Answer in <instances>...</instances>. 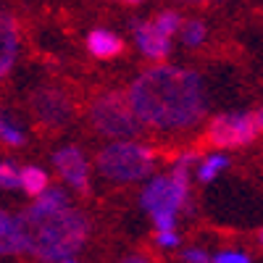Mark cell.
Returning <instances> with one entry per match:
<instances>
[{
    "instance_id": "e0dca14e",
    "label": "cell",
    "mask_w": 263,
    "mask_h": 263,
    "mask_svg": "<svg viewBox=\"0 0 263 263\" xmlns=\"http://www.w3.org/2000/svg\"><path fill=\"white\" fill-rule=\"evenodd\" d=\"M0 140H3L6 145H13V147L24 145V135H21V129L11 119H6V116H0Z\"/></svg>"
},
{
    "instance_id": "603a6c76",
    "label": "cell",
    "mask_w": 263,
    "mask_h": 263,
    "mask_svg": "<svg viewBox=\"0 0 263 263\" xmlns=\"http://www.w3.org/2000/svg\"><path fill=\"white\" fill-rule=\"evenodd\" d=\"M121 263H150L147 258H142V255H129V258H124Z\"/></svg>"
},
{
    "instance_id": "4fadbf2b",
    "label": "cell",
    "mask_w": 263,
    "mask_h": 263,
    "mask_svg": "<svg viewBox=\"0 0 263 263\" xmlns=\"http://www.w3.org/2000/svg\"><path fill=\"white\" fill-rule=\"evenodd\" d=\"M18 177H21V190H24L27 195L37 197L42 195L48 187H50V179H48V174L37 168V166H27V168H21L18 171Z\"/></svg>"
},
{
    "instance_id": "cb8c5ba5",
    "label": "cell",
    "mask_w": 263,
    "mask_h": 263,
    "mask_svg": "<svg viewBox=\"0 0 263 263\" xmlns=\"http://www.w3.org/2000/svg\"><path fill=\"white\" fill-rule=\"evenodd\" d=\"M253 116H255V124H258V135H263V108H260V111H255Z\"/></svg>"
},
{
    "instance_id": "44dd1931",
    "label": "cell",
    "mask_w": 263,
    "mask_h": 263,
    "mask_svg": "<svg viewBox=\"0 0 263 263\" xmlns=\"http://www.w3.org/2000/svg\"><path fill=\"white\" fill-rule=\"evenodd\" d=\"M184 263H211V258L200 248H190V250H184Z\"/></svg>"
},
{
    "instance_id": "52a82bcc",
    "label": "cell",
    "mask_w": 263,
    "mask_h": 263,
    "mask_svg": "<svg viewBox=\"0 0 263 263\" xmlns=\"http://www.w3.org/2000/svg\"><path fill=\"white\" fill-rule=\"evenodd\" d=\"M32 114H34L40 126L61 132L74 116V103L63 90H55V87H40V90L32 95Z\"/></svg>"
},
{
    "instance_id": "ac0fdd59",
    "label": "cell",
    "mask_w": 263,
    "mask_h": 263,
    "mask_svg": "<svg viewBox=\"0 0 263 263\" xmlns=\"http://www.w3.org/2000/svg\"><path fill=\"white\" fill-rule=\"evenodd\" d=\"M0 187H3V190H16V187H21L18 168H16L13 163H0Z\"/></svg>"
},
{
    "instance_id": "30bf717a",
    "label": "cell",
    "mask_w": 263,
    "mask_h": 263,
    "mask_svg": "<svg viewBox=\"0 0 263 263\" xmlns=\"http://www.w3.org/2000/svg\"><path fill=\"white\" fill-rule=\"evenodd\" d=\"M18 53V27L6 13H0V79H3L16 63Z\"/></svg>"
},
{
    "instance_id": "7a4b0ae2",
    "label": "cell",
    "mask_w": 263,
    "mask_h": 263,
    "mask_svg": "<svg viewBox=\"0 0 263 263\" xmlns=\"http://www.w3.org/2000/svg\"><path fill=\"white\" fill-rule=\"evenodd\" d=\"M18 221L21 250L37 255L40 260H61L74 255L90 237L87 216L69 205V197L58 187H48L32 208H27Z\"/></svg>"
},
{
    "instance_id": "ba28073f",
    "label": "cell",
    "mask_w": 263,
    "mask_h": 263,
    "mask_svg": "<svg viewBox=\"0 0 263 263\" xmlns=\"http://www.w3.org/2000/svg\"><path fill=\"white\" fill-rule=\"evenodd\" d=\"M53 163L58 168V174L69 182L74 190H79L82 195L90 192V168L82 156L79 147H61L53 153Z\"/></svg>"
},
{
    "instance_id": "277c9868",
    "label": "cell",
    "mask_w": 263,
    "mask_h": 263,
    "mask_svg": "<svg viewBox=\"0 0 263 263\" xmlns=\"http://www.w3.org/2000/svg\"><path fill=\"white\" fill-rule=\"evenodd\" d=\"M98 171L111 182H137L153 171L156 156L147 145L132 142V140H116L98 153Z\"/></svg>"
},
{
    "instance_id": "4316f807",
    "label": "cell",
    "mask_w": 263,
    "mask_h": 263,
    "mask_svg": "<svg viewBox=\"0 0 263 263\" xmlns=\"http://www.w3.org/2000/svg\"><path fill=\"white\" fill-rule=\"evenodd\" d=\"M258 245H260V248H263V229H260V232H258Z\"/></svg>"
},
{
    "instance_id": "8fae6325",
    "label": "cell",
    "mask_w": 263,
    "mask_h": 263,
    "mask_svg": "<svg viewBox=\"0 0 263 263\" xmlns=\"http://www.w3.org/2000/svg\"><path fill=\"white\" fill-rule=\"evenodd\" d=\"M87 50H90L95 58H116L124 53V42L119 34L108 32V29H95L87 37Z\"/></svg>"
},
{
    "instance_id": "5b68a950",
    "label": "cell",
    "mask_w": 263,
    "mask_h": 263,
    "mask_svg": "<svg viewBox=\"0 0 263 263\" xmlns=\"http://www.w3.org/2000/svg\"><path fill=\"white\" fill-rule=\"evenodd\" d=\"M258 135L253 114H221L216 116L200 140L203 147H242L250 145Z\"/></svg>"
},
{
    "instance_id": "9a60e30c",
    "label": "cell",
    "mask_w": 263,
    "mask_h": 263,
    "mask_svg": "<svg viewBox=\"0 0 263 263\" xmlns=\"http://www.w3.org/2000/svg\"><path fill=\"white\" fill-rule=\"evenodd\" d=\"M221 168H227V158L221 153H216V156H208L197 163V179L200 182H211L216 174H221Z\"/></svg>"
},
{
    "instance_id": "7402d4cb",
    "label": "cell",
    "mask_w": 263,
    "mask_h": 263,
    "mask_svg": "<svg viewBox=\"0 0 263 263\" xmlns=\"http://www.w3.org/2000/svg\"><path fill=\"white\" fill-rule=\"evenodd\" d=\"M182 3H187V6H216V3H221V0H182Z\"/></svg>"
},
{
    "instance_id": "484cf974",
    "label": "cell",
    "mask_w": 263,
    "mask_h": 263,
    "mask_svg": "<svg viewBox=\"0 0 263 263\" xmlns=\"http://www.w3.org/2000/svg\"><path fill=\"white\" fill-rule=\"evenodd\" d=\"M58 263H77V260H74V258H61Z\"/></svg>"
},
{
    "instance_id": "ffe728a7",
    "label": "cell",
    "mask_w": 263,
    "mask_h": 263,
    "mask_svg": "<svg viewBox=\"0 0 263 263\" xmlns=\"http://www.w3.org/2000/svg\"><path fill=\"white\" fill-rule=\"evenodd\" d=\"M156 242L161 245V248H177L179 245V237H177V232H156Z\"/></svg>"
},
{
    "instance_id": "8992f818",
    "label": "cell",
    "mask_w": 263,
    "mask_h": 263,
    "mask_svg": "<svg viewBox=\"0 0 263 263\" xmlns=\"http://www.w3.org/2000/svg\"><path fill=\"white\" fill-rule=\"evenodd\" d=\"M142 208L150 216H161V213L177 216V211L190 208V179L174 177V174L153 179L142 190Z\"/></svg>"
},
{
    "instance_id": "2e32d148",
    "label": "cell",
    "mask_w": 263,
    "mask_h": 263,
    "mask_svg": "<svg viewBox=\"0 0 263 263\" xmlns=\"http://www.w3.org/2000/svg\"><path fill=\"white\" fill-rule=\"evenodd\" d=\"M182 16L177 13V11H163V13H158L156 18H153V24L158 27V32H163L166 37H171L174 32H179L182 29Z\"/></svg>"
},
{
    "instance_id": "d4e9b609",
    "label": "cell",
    "mask_w": 263,
    "mask_h": 263,
    "mask_svg": "<svg viewBox=\"0 0 263 263\" xmlns=\"http://www.w3.org/2000/svg\"><path fill=\"white\" fill-rule=\"evenodd\" d=\"M121 3H129V6H137V3H142V0H121Z\"/></svg>"
},
{
    "instance_id": "d6986e66",
    "label": "cell",
    "mask_w": 263,
    "mask_h": 263,
    "mask_svg": "<svg viewBox=\"0 0 263 263\" xmlns=\"http://www.w3.org/2000/svg\"><path fill=\"white\" fill-rule=\"evenodd\" d=\"M213 263H250V258L239 250H221L213 258Z\"/></svg>"
},
{
    "instance_id": "9c48e42d",
    "label": "cell",
    "mask_w": 263,
    "mask_h": 263,
    "mask_svg": "<svg viewBox=\"0 0 263 263\" xmlns=\"http://www.w3.org/2000/svg\"><path fill=\"white\" fill-rule=\"evenodd\" d=\"M132 32H135V40L140 50L153 58V61H163L168 53H171V37H166L163 32H158V27L153 24V21H137L135 27H132Z\"/></svg>"
},
{
    "instance_id": "5bb4252c",
    "label": "cell",
    "mask_w": 263,
    "mask_h": 263,
    "mask_svg": "<svg viewBox=\"0 0 263 263\" xmlns=\"http://www.w3.org/2000/svg\"><path fill=\"white\" fill-rule=\"evenodd\" d=\"M205 40V24L200 18H187L182 21V42L187 48H200Z\"/></svg>"
},
{
    "instance_id": "6da1fadb",
    "label": "cell",
    "mask_w": 263,
    "mask_h": 263,
    "mask_svg": "<svg viewBox=\"0 0 263 263\" xmlns=\"http://www.w3.org/2000/svg\"><path fill=\"white\" fill-rule=\"evenodd\" d=\"M126 95L140 121L156 129H190L205 116L200 77L177 66H156L142 71Z\"/></svg>"
},
{
    "instance_id": "7c38bea8",
    "label": "cell",
    "mask_w": 263,
    "mask_h": 263,
    "mask_svg": "<svg viewBox=\"0 0 263 263\" xmlns=\"http://www.w3.org/2000/svg\"><path fill=\"white\" fill-rule=\"evenodd\" d=\"M13 253H24L21 250L18 221L11 218L6 211H0V255H13Z\"/></svg>"
},
{
    "instance_id": "3957f363",
    "label": "cell",
    "mask_w": 263,
    "mask_h": 263,
    "mask_svg": "<svg viewBox=\"0 0 263 263\" xmlns=\"http://www.w3.org/2000/svg\"><path fill=\"white\" fill-rule=\"evenodd\" d=\"M90 124L95 132L114 140H135L142 132V121L129 103V95L119 90L100 92L90 105Z\"/></svg>"
}]
</instances>
